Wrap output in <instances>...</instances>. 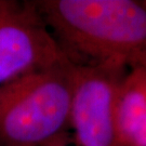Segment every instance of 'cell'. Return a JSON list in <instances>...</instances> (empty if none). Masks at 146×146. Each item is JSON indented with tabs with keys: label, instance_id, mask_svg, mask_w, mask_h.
I'll use <instances>...</instances> for the list:
<instances>
[{
	"label": "cell",
	"instance_id": "4",
	"mask_svg": "<svg viewBox=\"0 0 146 146\" xmlns=\"http://www.w3.org/2000/svg\"><path fill=\"white\" fill-rule=\"evenodd\" d=\"M66 58L34 1L0 0V88Z\"/></svg>",
	"mask_w": 146,
	"mask_h": 146
},
{
	"label": "cell",
	"instance_id": "5",
	"mask_svg": "<svg viewBox=\"0 0 146 146\" xmlns=\"http://www.w3.org/2000/svg\"><path fill=\"white\" fill-rule=\"evenodd\" d=\"M116 123L120 146H137L146 125V63L125 72L118 92Z\"/></svg>",
	"mask_w": 146,
	"mask_h": 146
},
{
	"label": "cell",
	"instance_id": "6",
	"mask_svg": "<svg viewBox=\"0 0 146 146\" xmlns=\"http://www.w3.org/2000/svg\"><path fill=\"white\" fill-rule=\"evenodd\" d=\"M47 146H70V137L68 134H65V135L56 139L52 143L48 144Z\"/></svg>",
	"mask_w": 146,
	"mask_h": 146
},
{
	"label": "cell",
	"instance_id": "7",
	"mask_svg": "<svg viewBox=\"0 0 146 146\" xmlns=\"http://www.w3.org/2000/svg\"><path fill=\"white\" fill-rule=\"evenodd\" d=\"M137 146H146V125H145V128H144V131H143V133H142V136H141V139H140V142H139Z\"/></svg>",
	"mask_w": 146,
	"mask_h": 146
},
{
	"label": "cell",
	"instance_id": "8",
	"mask_svg": "<svg viewBox=\"0 0 146 146\" xmlns=\"http://www.w3.org/2000/svg\"><path fill=\"white\" fill-rule=\"evenodd\" d=\"M144 3H145V5H146V1H144Z\"/></svg>",
	"mask_w": 146,
	"mask_h": 146
},
{
	"label": "cell",
	"instance_id": "3",
	"mask_svg": "<svg viewBox=\"0 0 146 146\" xmlns=\"http://www.w3.org/2000/svg\"><path fill=\"white\" fill-rule=\"evenodd\" d=\"M127 69L114 62H73L69 129L78 146H120L116 107Z\"/></svg>",
	"mask_w": 146,
	"mask_h": 146
},
{
	"label": "cell",
	"instance_id": "2",
	"mask_svg": "<svg viewBox=\"0 0 146 146\" xmlns=\"http://www.w3.org/2000/svg\"><path fill=\"white\" fill-rule=\"evenodd\" d=\"M72 68L66 58L0 88V146H47L68 134Z\"/></svg>",
	"mask_w": 146,
	"mask_h": 146
},
{
	"label": "cell",
	"instance_id": "1",
	"mask_svg": "<svg viewBox=\"0 0 146 146\" xmlns=\"http://www.w3.org/2000/svg\"><path fill=\"white\" fill-rule=\"evenodd\" d=\"M35 5L73 62L146 63V5L134 0H38Z\"/></svg>",
	"mask_w": 146,
	"mask_h": 146
}]
</instances>
